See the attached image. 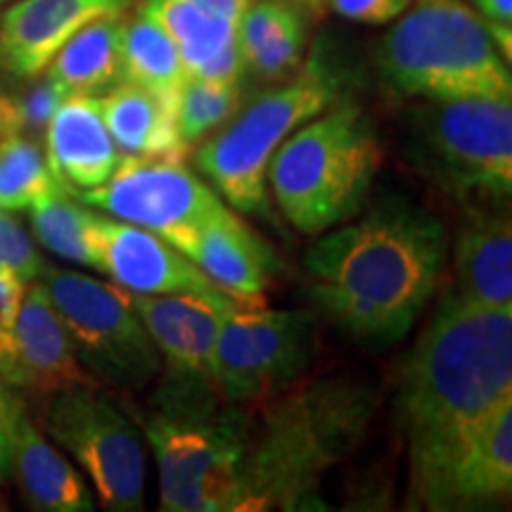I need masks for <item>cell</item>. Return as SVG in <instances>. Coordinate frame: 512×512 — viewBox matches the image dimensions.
I'll return each mask as SVG.
<instances>
[{"label": "cell", "instance_id": "obj_31", "mask_svg": "<svg viewBox=\"0 0 512 512\" xmlns=\"http://www.w3.org/2000/svg\"><path fill=\"white\" fill-rule=\"evenodd\" d=\"M43 259L31 233L17 219L15 211L0 209V271L19 275L24 283H34L41 273Z\"/></svg>", "mask_w": 512, "mask_h": 512}, {"label": "cell", "instance_id": "obj_9", "mask_svg": "<svg viewBox=\"0 0 512 512\" xmlns=\"http://www.w3.org/2000/svg\"><path fill=\"white\" fill-rule=\"evenodd\" d=\"M46 287L72 339L81 368L100 387L143 392L162 373V356L138 316L131 294L114 283L43 264Z\"/></svg>", "mask_w": 512, "mask_h": 512}, {"label": "cell", "instance_id": "obj_7", "mask_svg": "<svg viewBox=\"0 0 512 512\" xmlns=\"http://www.w3.org/2000/svg\"><path fill=\"white\" fill-rule=\"evenodd\" d=\"M159 477V508L166 512H230L247 418L221 396L169 399L155 394L143 422Z\"/></svg>", "mask_w": 512, "mask_h": 512}, {"label": "cell", "instance_id": "obj_2", "mask_svg": "<svg viewBox=\"0 0 512 512\" xmlns=\"http://www.w3.org/2000/svg\"><path fill=\"white\" fill-rule=\"evenodd\" d=\"M448 240L437 214L382 197L356 221L316 235L304 252L311 299L344 335L389 347L413 330L437 292Z\"/></svg>", "mask_w": 512, "mask_h": 512}, {"label": "cell", "instance_id": "obj_35", "mask_svg": "<svg viewBox=\"0 0 512 512\" xmlns=\"http://www.w3.org/2000/svg\"><path fill=\"white\" fill-rule=\"evenodd\" d=\"M486 24L512 27V0H470Z\"/></svg>", "mask_w": 512, "mask_h": 512}, {"label": "cell", "instance_id": "obj_10", "mask_svg": "<svg viewBox=\"0 0 512 512\" xmlns=\"http://www.w3.org/2000/svg\"><path fill=\"white\" fill-rule=\"evenodd\" d=\"M43 432L60 446L98 494L105 510H145V437L100 384H76L48 394Z\"/></svg>", "mask_w": 512, "mask_h": 512}, {"label": "cell", "instance_id": "obj_8", "mask_svg": "<svg viewBox=\"0 0 512 512\" xmlns=\"http://www.w3.org/2000/svg\"><path fill=\"white\" fill-rule=\"evenodd\" d=\"M406 155L467 207H501L512 192V100H425L408 121Z\"/></svg>", "mask_w": 512, "mask_h": 512}, {"label": "cell", "instance_id": "obj_16", "mask_svg": "<svg viewBox=\"0 0 512 512\" xmlns=\"http://www.w3.org/2000/svg\"><path fill=\"white\" fill-rule=\"evenodd\" d=\"M174 247L238 304H266L278 261L273 249L230 207L190 230Z\"/></svg>", "mask_w": 512, "mask_h": 512}, {"label": "cell", "instance_id": "obj_12", "mask_svg": "<svg viewBox=\"0 0 512 512\" xmlns=\"http://www.w3.org/2000/svg\"><path fill=\"white\" fill-rule=\"evenodd\" d=\"M74 200L112 219L133 223L176 245L228 204L183 162L121 157L114 174L98 188L67 190Z\"/></svg>", "mask_w": 512, "mask_h": 512}, {"label": "cell", "instance_id": "obj_18", "mask_svg": "<svg viewBox=\"0 0 512 512\" xmlns=\"http://www.w3.org/2000/svg\"><path fill=\"white\" fill-rule=\"evenodd\" d=\"M512 494V396L479 420L460 446L444 491L439 512L482 510L508 501Z\"/></svg>", "mask_w": 512, "mask_h": 512}, {"label": "cell", "instance_id": "obj_19", "mask_svg": "<svg viewBox=\"0 0 512 512\" xmlns=\"http://www.w3.org/2000/svg\"><path fill=\"white\" fill-rule=\"evenodd\" d=\"M46 159L64 190L98 188L121 162L107 131L100 95L69 93L46 128Z\"/></svg>", "mask_w": 512, "mask_h": 512}, {"label": "cell", "instance_id": "obj_30", "mask_svg": "<svg viewBox=\"0 0 512 512\" xmlns=\"http://www.w3.org/2000/svg\"><path fill=\"white\" fill-rule=\"evenodd\" d=\"M64 98L67 93L48 76L36 81L17 98H5V133H22L27 138L46 133L50 117Z\"/></svg>", "mask_w": 512, "mask_h": 512}, {"label": "cell", "instance_id": "obj_11", "mask_svg": "<svg viewBox=\"0 0 512 512\" xmlns=\"http://www.w3.org/2000/svg\"><path fill=\"white\" fill-rule=\"evenodd\" d=\"M316 323L306 311L235 306L219 320L214 377L230 406H259L302 382L316 356Z\"/></svg>", "mask_w": 512, "mask_h": 512}, {"label": "cell", "instance_id": "obj_22", "mask_svg": "<svg viewBox=\"0 0 512 512\" xmlns=\"http://www.w3.org/2000/svg\"><path fill=\"white\" fill-rule=\"evenodd\" d=\"M29 508L41 512H91L95 496L83 472L76 470L60 446L29 418H22L17 434L12 475Z\"/></svg>", "mask_w": 512, "mask_h": 512}, {"label": "cell", "instance_id": "obj_14", "mask_svg": "<svg viewBox=\"0 0 512 512\" xmlns=\"http://www.w3.org/2000/svg\"><path fill=\"white\" fill-rule=\"evenodd\" d=\"M131 302L162 356L155 394L171 399L221 396L214 377V344L226 311L183 294H131Z\"/></svg>", "mask_w": 512, "mask_h": 512}, {"label": "cell", "instance_id": "obj_21", "mask_svg": "<svg viewBox=\"0 0 512 512\" xmlns=\"http://www.w3.org/2000/svg\"><path fill=\"white\" fill-rule=\"evenodd\" d=\"M107 131L126 157L183 162L190 147L176 126V95H159L121 79L100 95Z\"/></svg>", "mask_w": 512, "mask_h": 512}, {"label": "cell", "instance_id": "obj_38", "mask_svg": "<svg viewBox=\"0 0 512 512\" xmlns=\"http://www.w3.org/2000/svg\"><path fill=\"white\" fill-rule=\"evenodd\" d=\"M8 3H12V0H0V10H3Z\"/></svg>", "mask_w": 512, "mask_h": 512}, {"label": "cell", "instance_id": "obj_25", "mask_svg": "<svg viewBox=\"0 0 512 512\" xmlns=\"http://www.w3.org/2000/svg\"><path fill=\"white\" fill-rule=\"evenodd\" d=\"M147 15L169 34L185 76H197L235 38V27L202 10L195 0H143Z\"/></svg>", "mask_w": 512, "mask_h": 512}, {"label": "cell", "instance_id": "obj_28", "mask_svg": "<svg viewBox=\"0 0 512 512\" xmlns=\"http://www.w3.org/2000/svg\"><path fill=\"white\" fill-rule=\"evenodd\" d=\"M240 110V83L185 76L176 93V126L183 143L207 140Z\"/></svg>", "mask_w": 512, "mask_h": 512}, {"label": "cell", "instance_id": "obj_20", "mask_svg": "<svg viewBox=\"0 0 512 512\" xmlns=\"http://www.w3.org/2000/svg\"><path fill=\"white\" fill-rule=\"evenodd\" d=\"M451 292L467 304L512 306V221L498 207H470L453 245Z\"/></svg>", "mask_w": 512, "mask_h": 512}, {"label": "cell", "instance_id": "obj_32", "mask_svg": "<svg viewBox=\"0 0 512 512\" xmlns=\"http://www.w3.org/2000/svg\"><path fill=\"white\" fill-rule=\"evenodd\" d=\"M27 413V403H24L19 389L0 380V486L8 482L12 475L19 425H22V418Z\"/></svg>", "mask_w": 512, "mask_h": 512}, {"label": "cell", "instance_id": "obj_36", "mask_svg": "<svg viewBox=\"0 0 512 512\" xmlns=\"http://www.w3.org/2000/svg\"><path fill=\"white\" fill-rule=\"evenodd\" d=\"M292 3H297V5H306V8H313V10H320V8H323V0H292Z\"/></svg>", "mask_w": 512, "mask_h": 512}, {"label": "cell", "instance_id": "obj_4", "mask_svg": "<svg viewBox=\"0 0 512 512\" xmlns=\"http://www.w3.org/2000/svg\"><path fill=\"white\" fill-rule=\"evenodd\" d=\"M382 159L375 119L347 98L306 121L275 150L266 185L285 219L316 238L363 209Z\"/></svg>", "mask_w": 512, "mask_h": 512}, {"label": "cell", "instance_id": "obj_27", "mask_svg": "<svg viewBox=\"0 0 512 512\" xmlns=\"http://www.w3.org/2000/svg\"><path fill=\"white\" fill-rule=\"evenodd\" d=\"M64 190L34 138L0 136V209L29 211L38 200Z\"/></svg>", "mask_w": 512, "mask_h": 512}, {"label": "cell", "instance_id": "obj_33", "mask_svg": "<svg viewBox=\"0 0 512 512\" xmlns=\"http://www.w3.org/2000/svg\"><path fill=\"white\" fill-rule=\"evenodd\" d=\"M27 285L10 271H0V380L8 382L12 361V332H15L17 313L22 306Z\"/></svg>", "mask_w": 512, "mask_h": 512}, {"label": "cell", "instance_id": "obj_1", "mask_svg": "<svg viewBox=\"0 0 512 512\" xmlns=\"http://www.w3.org/2000/svg\"><path fill=\"white\" fill-rule=\"evenodd\" d=\"M510 396L512 306L486 309L448 290L403 361L394 403L413 508L439 512L467 434Z\"/></svg>", "mask_w": 512, "mask_h": 512}, {"label": "cell", "instance_id": "obj_29", "mask_svg": "<svg viewBox=\"0 0 512 512\" xmlns=\"http://www.w3.org/2000/svg\"><path fill=\"white\" fill-rule=\"evenodd\" d=\"M306 41H309V22L304 10L297 8L283 27L273 31L252 55L245 57V69L268 81L292 76L304 62Z\"/></svg>", "mask_w": 512, "mask_h": 512}, {"label": "cell", "instance_id": "obj_26", "mask_svg": "<svg viewBox=\"0 0 512 512\" xmlns=\"http://www.w3.org/2000/svg\"><path fill=\"white\" fill-rule=\"evenodd\" d=\"M29 223L34 238L50 254L98 271V256L93 247V209L74 200L67 190L53 192L29 207Z\"/></svg>", "mask_w": 512, "mask_h": 512}, {"label": "cell", "instance_id": "obj_23", "mask_svg": "<svg viewBox=\"0 0 512 512\" xmlns=\"http://www.w3.org/2000/svg\"><path fill=\"white\" fill-rule=\"evenodd\" d=\"M124 15L95 19L69 38L67 46L48 64V79H53L67 95H100L117 86L124 79V67H121Z\"/></svg>", "mask_w": 512, "mask_h": 512}, {"label": "cell", "instance_id": "obj_24", "mask_svg": "<svg viewBox=\"0 0 512 512\" xmlns=\"http://www.w3.org/2000/svg\"><path fill=\"white\" fill-rule=\"evenodd\" d=\"M121 67L126 81L159 95H176L185 79L176 43L143 8L128 10L121 22Z\"/></svg>", "mask_w": 512, "mask_h": 512}, {"label": "cell", "instance_id": "obj_15", "mask_svg": "<svg viewBox=\"0 0 512 512\" xmlns=\"http://www.w3.org/2000/svg\"><path fill=\"white\" fill-rule=\"evenodd\" d=\"M128 10L133 0H12L0 10V67L17 79H38L83 27Z\"/></svg>", "mask_w": 512, "mask_h": 512}, {"label": "cell", "instance_id": "obj_3", "mask_svg": "<svg viewBox=\"0 0 512 512\" xmlns=\"http://www.w3.org/2000/svg\"><path fill=\"white\" fill-rule=\"evenodd\" d=\"M230 512L320 508V486L366 437L377 389L349 375L302 380L259 403Z\"/></svg>", "mask_w": 512, "mask_h": 512}, {"label": "cell", "instance_id": "obj_5", "mask_svg": "<svg viewBox=\"0 0 512 512\" xmlns=\"http://www.w3.org/2000/svg\"><path fill=\"white\" fill-rule=\"evenodd\" d=\"M377 48V72L401 98L512 100L510 62L465 0H411Z\"/></svg>", "mask_w": 512, "mask_h": 512}, {"label": "cell", "instance_id": "obj_13", "mask_svg": "<svg viewBox=\"0 0 512 512\" xmlns=\"http://www.w3.org/2000/svg\"><path fill=\"white\" fill-rule=\"evenodd\" d=\"M98 271L131 294H183L221 311L242 306L164 238L93 209Z\"/></svg>", "mask_w": 512, "mask_h": 512}, {"label": "cell", "instance_id": "obj_6", "mask_svg": "<svg viewBox=\"0 0 512 512\" xmlns=\"http://www.w3.org/2000/svg\"><path fill=\"white\" fill-rule=\"evenodd\" d=\"M349 93L351 74L330 48L318 43L290 81L261 93L202 140L192 155L195 169L230 207L261 214L268 209L266 171L275 150L306 121L351 98Z\"/></svg>", "mask_w": 512, "mask_h": 512}, {"label": "cell", "instance_id": "obj_17", "mask_svg": "<svg viewBox=\"0 0 512 512\" xmlns=\"http://www.w3.org/2000/svg\"><path fill=\"white\" fill-rule=\"evenodd\" d=\"M8 384L43 396L76 384H98L81 368L60 313L38 280L27 285L19 306Z\"/></svg>", "mask_w": 512, "mask_h": 512}, {"label": "cell", "instance_id": "obj_37", "mask_svg": "<svg viewBox=\"0 0 512 512\" xmlns=\"http://www.w3.org/2000/svg\"><path fill=\"white\" fill-rule=\"evenodd\" d=\"M5 133V95H0V136Z\"/></svg>", "mask_w": 512, "mask_h": 512}, {"label": "cell", "instance_id": "obj_34", "mask_svg": "<svg viewBox=\"0 0 512 512\" xmlns=\"http://www.w3.org/2000/svg\"><path fill=\"white\" fill-rule=\"evenodd\" d=\"M202 10H207L209 15L226 19L228 24L238 27L240 17L245 15V10L252 5V0H195Z\"/></svg>", "mask_w": 512, "mask_h": 512}]
</instances>
